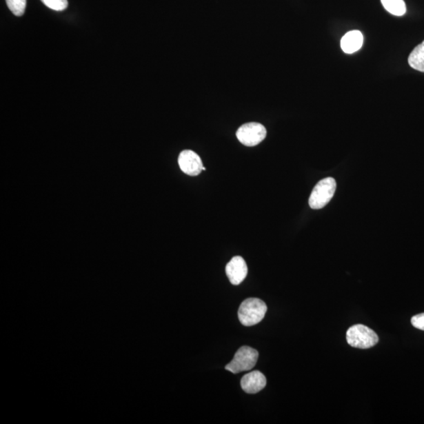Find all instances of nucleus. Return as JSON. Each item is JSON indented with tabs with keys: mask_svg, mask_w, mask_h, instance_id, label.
Returning a JSON list of instances; mask_svg holds the SVG:
<instances>
[{
	"mask_svg": "<svg viewBox=\"0 0 424 424\" xmlns=\"http://www.w3.org/2000/svg\"><path fill=\"white\" fill-rule=\"evenodd\" d=\"M267 311V305L261 299H247L241 304L239 319L243 325L252 326L259 323L264 319Z\"/></svg>",
	"mask_w": 424,
	"mask_h": 424,
	"instance_id": "obj_1",
	"label": "nucleus"
},
{
	"mask_svg": "<svg viewBox=\"0 0 424 424\" xmlns=\"http://www.w3.org/2000/svg\"><path fill=\"white\" fill-rule=\"evenodd\" d=\"M336 190V180L329 177L315 185L309 199V205L314 210L325 208L330 202Z\"/></svg>",
	"mask_w": 424,
	"mask_h": 424,
	"instance_id": "obj_2",
	"label": "nucleus"
},
{
	"mask_svg": "<svg viewBox=\"0 0 424 424\" xmlns=\"http://www.w3.org/2000/svg\"><path fill=\"white\" fill-rule=\"evenodd\" d=\"M347 341L350 346L360 349H369L378 342L376 333L363 325L350 327L347 332Z\"/></svg>",
	"mask_w": 424,
	"mask_h": 424,
	"instance_id": "obj_3",
	"label": "nucleus"
},
{
	"mask_svg": "<svg viewBox=\"0 0 424 424\" xmlns=\"http://www.w3.org/2000/svg\"><path fill=\"white\" fill-rule=\"evenodd\" d=\"M258 358L259 353L256 350L244 346L237 350L234 359L225 366V369L234 374L250 371L256 366Z\"/></svg>",
	"mask_w": 424,
	"mask_h": 424,
	"instance_id": "obj_4",
	"label": "nucleus"
},
{
	"mask_svg": "<svg viewBox=\"0 0 424 424\" xmlns=\"http://www.w3.org/2000/svg\"><path fill=\"white\" fill-rule=\"evenodd\" d=\"M236 135L241 144L253 147L261 143L267 137V129L259 123H248L237 130Z\"/></svg>",
	"mask_w": 424,
	"mask_h": 424,
	"instance_id": "obj_5",
	"label": "nucleus"
},
{
	"mask_svg": "<svg viewBox=\"0 0 424 424\" xmlns=\"http://www.w3.org/2000/svg\"><path fill=\"white\" fill-rule=\"evenodd\" d=\"M179 165L182 172L190 176H196L206 169L203 166L199 155L192 150H184L181 152L179 157Z\"/></svg>",
	"mask_w": 424,
	"mask_h": 424,
	"instance_id": "obj_6",
	"label": "nucleus"
},
{
	"mask_svg": "<svg viewBox=\"0 0 424 424\" xmlns=\"http://www.w3.org/2000/svg\"><path fill=\"white\" fill-rule=\"evenodd\" d=\"M225 274L234 285H239L244 281L248 274V267L245 259L235 256L230 260L225 267Z\"/></svg>",
	"mask_w": 424,
	"mask_h": 424,
	"instance_id": "obj_7",
	"label": "nucleus"
},
{
	"mask_svg": "<svg viewBox=\"0 0 424 424\" xmlns=\"http://www.w3.org/2000/svg\"><path fill=\"white\" fill-rule=\"evenodd\" d=\"M241 385L245 392L256 394L261 392L267 385V378L261 372L252 371L242 377Z\"/></svg>",
	"mask_w": 424,
	"mask_h": 424,
	"instance_id": "obj_8",
	"label": "nucleus"
},
{
	"mask_svg": "<svg viewBox=\"0 0 424 424\" xmlns=\"http://www.w3.org/2000/svg\"><path fill=\"white\" fill-rule=\"evenodd\" d=\"M363 35L360 31L349 32L341 39V48L345 53L353 54L363 47Z\"/></svg>",
	"mask_w": 424,
	"mask_h": 424,
	"instance_id": "obj_9",
	"label": "nucleus"
},
{
	"mask_svg": "<svg viewBox=\"0 0 424 424\" xmlns=\"http://www.w3.org/2000/svg\"><path fill=\"white\" fill-rule=\"evenodd\" d=\"M408 61L412 69L424 72V41L412 50Z\"/></svg>",
	"mask_w": 424,
	"mask_h": 424,
	"instance_id": "obj_10",
	"label": "nucleus"
},
{
	"mask_svg": "<svg viewBox=\"0 0 424 424\" xmlns=\"http://www.w3.org/2000/svg\"><path fill=\"white\" fill-rule=\"evenodd\" d=\"M381 3L389 13L395 16H403L406 13L404 0H381Z\"/></svg>",
	"mask_w": 424,
	"mask_h": 424,
	"instance_id": "obj_11",
	"label": "nucleus"
},
{
	"mask_svg": "<svg viewBox=\"0 0 424 424\" xmlns=\"http://www.w3.org/2000/svg\"><path fill=\"white\" fill-rule=\"evenodd\" d=\"M6 3L14 15L20 17L25 14L26 0H6Z\"/></svg>",
	"mask_w": 424,
	"mask_h": 424,
	"instance_id": "obj_12",
	"label": "nucleus"
},
{
	"mask_svg": "<svg viewBox=\"0 0 424 424\" xmlns=\"http://www.w3.org/2000/svg\"><path fill=\"white\" fill-rule=\"evenodd\" d=\"M45 6L56 11H62L68 8V0H41Z\"/></svg>",
	"mask_w": 424,
	"mask_h": 424,
	"instance_id": "obj_13",
	"label": "nucleus"
},
{
	"mask_svg": "<svg viewBox=\"0 0 424 424\" xmlns=\"http://www.w3.org/2000/svg\"><path fill=\"white\" fill-rule=\"evenodd\" d=\"M411 323L416 329L424 331V313L412 316Z\"/></svg>",
	"mask_w": 424,
	"mask_h": 424,
	"instance_id": "obj_14",
	"label": "nucleus"
}]
</instances>
